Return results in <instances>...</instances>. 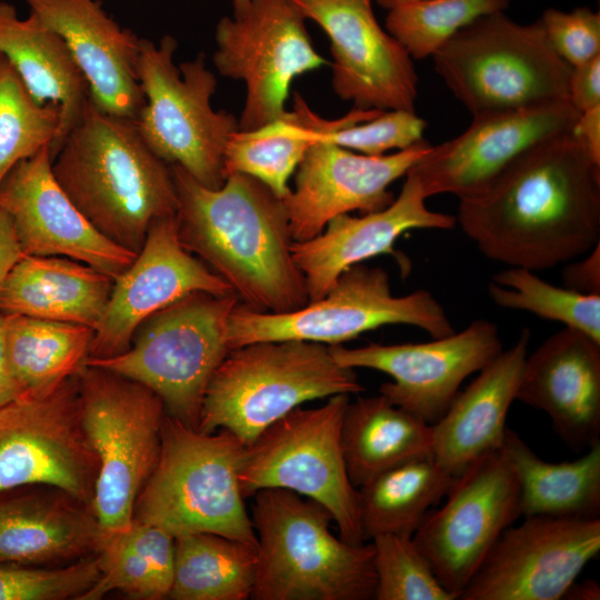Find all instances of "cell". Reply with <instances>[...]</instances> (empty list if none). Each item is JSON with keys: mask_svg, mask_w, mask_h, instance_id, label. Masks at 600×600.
<instances>
[{"mask_svg": "<svg viewBox=\"0 0 600 600\" xmlns=\"http://www.w3.org/2000/svg\"><path fill=\"white\" fill-rule=\"evenodd\" d=\"M68 46L101 111L134 120L144 103L138 79L140 42L98 0H23Z\"/></svg>", "mask_w": 600, "mask_h": 600, "instance_id": "603a6c76", "label": "cell"}, {"mask_svg": "<svg viewBox=\"0 0 600 600\" xmlns=\"http://www.w3.org/2000/svg\"><path fill=\"white\" fill-rule=\"evenodd\" d=\"M578 117L568 100L476 114L466 131L432 146L409 172L427 198H470L533 146L571 132Z\"/></svg>", "mask_w": 600, "mask_h": 600, "instance_id": "d6986e66", "label": "cell"}, {"mask_svg": "<svg viewBox=\"0 0 600 600\" xmlns=\"http://www.w3.org/2000/svg\"><path fill=\"white\" fill-rule=\"evenodd\" d=\"M0 492V564L41 566L97 554L104 533L90 507L58 491Z\"/></svg>", "mask_w": 600, "mask_h": 600, "instance_id": "4316f807", "label": "cell"}, {"mask_svg": "<svg viewBox=\"0 0 600 600\" xmlns=\"http://www.w3.org/2000/svg\"><path fill=\"white\" fill-rule=\"evenodd\" d=\"M0 209L24 256L70 258L113 280L137 256L101 234L71 202L53 176L50 146L16 163L0 181Z\"/></svg>", "mask_w": 600, "mask_h": 600, "instance_id": "7402d4cb", "label": "cell"}, {"mask_svg": "<svg viewBox=\"0 0 600 600\" xmlns=\"http://www.w3.org/2000/svg\"><path fill=\"white\" fill-rule=\"evenodd\" d=\"M177 48L171 36L162 37L158 46L141 38L137 72L144 103L133 122L167 164L179 166L202 186L218 189L227 179L224 151L239 121L212 108L217 79L204 53L177 66Z\"/></svg>", "mask_w": 600, "mask_h": 600, "instance_id": "30bf717a", "label": "cell"}, {"mask_svg": "<svg viewBox=\"0 0 600 600\" xmlns=\"http://www.w3.org/2000/svg\"><path fill=\"white\" fill-rule=\"evenodd\" d=\"M113 279L83 262L58 256H24L0 289V312L97 328Z\"/></svg>", "mask_w": 600, "mask_h": 600, "instance_id": "f1b7e54d", "label": "cell"}, {"mask_svg": "<svg viewBox=\"0 0 600 600\" xmlns=\"http://www.w3.org/2000/svg\"><path fill=\"white\" fill-rule=\"evenodd\" d=\"M92 338L93 329L87 326L3 314L6 358L21 394H46L74 376Z\"/></svg>", "mask_w": 600, "mask_h": 600, "instance_id": "1f68e13d", "label": "cell"}, {"mask_svg": "<svg viewBox=\"0 0 600 600\" xmlns=\"http://www.w3.org/2000/svg\"><path fill=\"white\" fill-rule=\"evenodd\" d=\"M563 599L570 600H599L600 586L596 580L589 579L579 583L576 581L569 587Z\"/></svg>", "mask_w": 600, "mask_h": 600, "instance_id": "c3c4849f", "label": "cell"}, {"mask_svg": "<svg viewBox=\"0 0 600 600\" xmlns=\"http://www.w3.org/2000/svg\"><path fill=\"white\" fill-rule=\"evenodd\" d=\"M330 40L332 88L358 109L416 111L412 58L378 22L373 0H291Z\"/></svg>", "mask_w": 600, "mask_h": 600, "instance_id": "ac0fdd59", "label": "cell"}, {"mask_svg": "<svg viewBox=\"0 0 600 600\" xmlns=\"http://www.w3.org/2000/svg\"><path fill=\"white\" fill-rule=\"evenodd\" d=\"M250 0H232L233 13L241 12L248 6Z\"/></svg>", "mask_w": 600, "mask_h": 600, "instance_id": "f907efd6", "label": "cell"}, {"mask_svg": "<svg viewBox=\"0 0 600 600\" xmlns=\"http://www.w3.org/2000/svg\"><path fill=\"white\" fill-rule=\"evenodd\" d=\"M414 1H420V0H376V2H377L380 7L387 9V10H389V9H391V8H394V7H397V6H400V4H404V3H409V2H414Z\"/></svg>", "mask_w": 600, "mask_h": 600, "instance_id": "681fc988", "label": "cell"}, {"mask_svg": "<svg viewBox=\"0 0 600 600\" xmlns=\"http://www.w3.org/2000/svg\"><path fill=\"white\" fill-rule=\"evenodd\" d=\"M568 101L579 113L600 106V56L572 67Z\"/></svg>", "mask_w": 600, "mask_h": 600, "instance_id": "7bdbcfd3", "label": "cell"}, {"mask_svg": "<svg viewBox=\"0 0 600 600\" xmlns=\"http://www.w3.org/2000/svg\"><path fill=\"white\" fill-rule=\"evenodd\" d=\"M0 56L17 71L39 104L54 103L60 127L50 146L56 156L67 134L80 121L89 88L63 39L34 13L20 19L13 4L0 1Z\"/></svg>", "mask_w": 600, "mask_h": 600, "instance_id": "83f0119b", "label": "cell"}, {"mask_svg": "<svg viewBox=\"0 0 600 600\" xmlns=\"http://www.w3.org/2000/svg\"><path fill=\"white\" fill-rule=\"evenodd\" d=\"M363 390L354 369L339 364L328 344L252 342L231 349L214 371L198 430L226 429L248 446L307 401Z\"/></svg>", "mask_w": 600, "mask_h": 600, "instance_id": "8992f818", "label": "cell"}, {"mask_svg": "<svg viewBox=\"0 0 600 600\" xmlns=\"http://www.w3.org/2000/svg\"><path fill=\"white\" fill-rule=\"evenodd\" d=\"M556 53L571 67L600 56V13L588 7L549 8L539 19Z\"/></svg>", "mask_w": 600, "mask_h": 600, "instance_id": "b9f144b4", "label": "cell"}, {"mask_svg": "<svg viewBox=\"0 0 600 600\" xmlns=\"http://www.w3.org/2000/svg\"><path fill=\"white\" fill-rule=\"evenodd\" d=\"M252 497L250 517L258 544L250 599H374L371 542L351 544L334 537L330 512L297 492L269 488Z\"/></svg>", "mask_w": 600, "mask_h": 600, "instance_id": "277c9868", "label": "cell"}, {"mask_svg": "<svg viewBox=\"0 0 600 600\" xmlns=\"http://www.w3.org/2000/svg\"><path fill=\"white\" fill-rule=\"evenodd\" d=\"M431 58L472 116L568 100L572 67L552 49L539 19L520 24L504 11L483 16Z\"/></svg>", "mask_w": 600, "mask_h": 600, "instance_id": "52a82bcc", "label": "cell"}, {"mask_svg": "<svg viewBox=\"0 0 600 600\" xmlns=\"http://www.w3.org/2000/svg\"><path fill=\"white\" fill-rule=\"evenodd\" d=\"M182 247L232 288L240 302L281 313L310 302L293 261L286 207L266 184L243 173L228 174L210 189L171 166Z\"/></svg>", "mask_w": 600, "mask_h": 600, "instance_id": "7a4b0ae2", "label": "cell"}, {"mask_svg": "<svg viewBox=\"0 0 600 600\" xmlns=\"http://www.w3.org/2000/svg\"><path fill=\"white\" fill-rule=\"evenodd\" d=\"M239 302L234 292L190 293L147 318L124 352L84 363L142 383L169 416L198 430L209 382L230 351L229 318Z\"/></svg>", "mask_w": 600, "mask_h": 600, "instance_id": "ba28073f", "label": "cell"}, {"mask_svg": "<svg viewBox=\"0 0 600 600\" xmlns=\"http://www.w3.org/2000/svg\"><path fill=\"white\" fill-rule=\"evenodd\" d=\"M431 147L422 139L393 153L367 156L314 139L296 170L294 188L282 199L293 241L314 238L337 216L388 207L394 199L389 186Z\"/></svg>", "mask_w": 600, "mask_h": 600, "instance_id": "ffe728a7", "label": "cell"}, {"mask_svg": "<svg viewBox=\"0 0 600 600\" xmlns=\"http://www.w3.org/2000/svg\"><path fill=\"white\" fill-rule=\"evenodd\" d=\"M341 447L350 481L359 488L410 460L432 457V426L383 394L350 402L341 423Z\"/></svg>", "mask_w": 600, "mask_h": 600, "instance_id": "f546056e", "label": "cell"}, {"mask_svg": "<svg viewBox=\"0 0 600 600\" xmlns=\"http://www.w3.org/2000/svg\"><path fill=\"white\" fill-rule=\"evenodd\" d=\"M246 444L221 429L206 433L164 417L157 464L138 496L134 519L174 538L209 532L257 549L239 471Z\"/></svg>", "mask_w": 600, "mask_h": 600, "instance_id": "5b68a950", "label": "cell"}, {"mask_svg": "<svg viewBox=\"0 0 600 600\" xmlns=\"http://www.w3.org/2000/svg\"><path fill=\"white\" fill-rule=\"evenodd\" d=\"M100 576L98 554L58 569L0 564V600H78Z\"/></svg>", "mask_w": 600, "mask_h": 600, "instance_id": "60d3db41", "label": "cell"}, {"mask_svg": "<svg viewBox=\"0 0 600 600\" xmlns=\"http://www.w3.org/2000/svg\"><path fill=\"white\" fill-rule=\"evenodd\" d=\"M377 600H456L437 579L412 537L379 534L371 539Z\"/></svg>", "mask_w": 600, "mask_h": 600, "instance_id": "ab89813d", "label": "cell"}, {"mask_svg": "<svg viewBox=\"0 0 600 600\" xmlns=\"http://www.w3.org/2000/svg\"><path fill=\"white\" fill-rule=\"evenodd\" d=\"M59 127V107L39 104L0 56V181L16 163L51 146Z\"/></svg>", "mask_w": 600, "mask_h": 600, "instance_id": "f35d334b", "label": "cell"}, {"mask_svg": "<svg viewBox=\"0 0 600 600\" xmlns=\"http://www.w3.org/2000/svg\"><path fill=\"white\" fill-rule=\"evenodd\" d=\"M79 417L98 461L91 510L104 534L127 529L160 453L166 408L148 387L83 363Z\"/></svg>", "mask_w": 600, "mask_h": 600, "instance_id": "9c48e42d", "label": "cell"}, {"mask_svg": "<svg viewBox=\"0 0 600 600\" xmlns=\"http://www.w3.org/2000/svg\"><path fill=\"white\" fill-rule=\"evenodd\" d=\"M488 293L499 307L560 322L600 342V294L551 284L534 271L520 267L497 272L488 284Z\"/></svg>", "mask_w": 600, "mask_h": 600, "instance_id": "8d00e7d4", "label": "cell"}, {"mask_svg": "<svg viewBox=\"0 0 600 600\" xmlns=\"http://www.w3.org/2000/svg\"><path fill=\"white\" fill-rule=\"evenodd\" d=\"M502 448L519 479L522 517L600 518V442L576 460L549 462L508 428Z\"/></svg>", "mask_w": 600, "mask_h": 600, "instance_id": "4dcf8cb0", "label": "cell"}, {"mask_svg": "<svg viewBox=\"0 0 600 600\" xmlns=\"http://www.w3.org/2000/svg\"><path fill=\"white\" fill-rule=\"evenodd\" d=\"M52 172L101 234L134 253L153 221L177 212L171 166L147 146L133 120L99 110L90 98L53 157Z\"/></svg>", "mask_w": 600, "mask_h": 600, "instance_id": "3957f363", "label": "cell"}, {"mask_svg": "<svg viewBox=\"0 0 600 600\" xmlns=\"http://www.w3.org/2000/svg\"><path fill=\"white\" fill-rule=\"evenodd\" d=\"M509 4L510 0H420L389 9L384 27L412 59L421 60L474 20Z\"/></svg>", "mask_w": 600, "mask_h": 600, "instance_id": "74e56055", "label": "cell"}, {"mask_svg": "<svg viewBox=\"0 0 600 600\" xmlns=\"http://www.w3.org/2000/svg\"><path fill=\"white\" fill-rule=\"evenodd\" d=\"M388 324L413 326L432 338L456 332L431 292L419 289L397 297L386 270L358 263L343 271L322 298L293 311L260 312L239 302L229 318L228 344L230 350L280 340L337 346Z\"/></svg>", "mask_w": 600, "mask_h": 600, "instance_id": "8fae6325", "label": "cell"}, {"mask_svg": "<svg viewBox=\"0 0 600 600\" xmlns=\"http://www.w3.org/2000/svg\"><path fill=\"white\" fill-rule=\"evenodd\" d=\"M98 461L79 417L77 373L0 406V492L50 487L91 508Z\"/></svg>", "mask_w": 600, "mask_h": 600, "instance_id": "5bb4252c", "label": "cell"}, {"mask_svg": "<svg viewBox=\"0 0 600 600\" xmlns=\"http://www.w3.org/2000/svg\"><path fill=\"white\" fill-rule=\"evenodd\" d=\"M24 257L9 216L0 209V289L14 264Z\"/></svg>", "mask_w": 600, "mask_h": 600, "instance_id": "bcb514c9", "label": "cell"}, {"mask_svg": "<svg viewBox=\"0 0 600 600\" xmlns=\"http://www.w3.org/2000/svg\"><path fill=\"white\" fill-rule=\"evenodd\" d=\"M291 0H250L216 28L213 63L218 71L246 84L239 130H256L284 114L293 80L328 63Z\"/></svg>", "mask_w": 600, "mask_h": 600, "instance_id": "4fadbf2b", "label": "cell"}, {"mask_svg": "<svg viewBox=\"0 0 600 600\" xmlns=\"http://www.w3.org/2000/svg\"><path fill=\"white\" fill-rule=\"evenodd\" d=\"M444 497L412 539L457 600L500 534L521 517L519 479L504 449L454 476Z\"/></svg>", "mask_w": 600, "mask_h": 600, "instance_id": "9a60e30c", "label": "cell"}, {"mask_svg": "<svg viewBox=\"0 0 600 600\" xmlns=\"http://www.w3.org/2000/svg\"><path fill=\"white\" fill-rule=\"evenodd\" d=\"M529 339V329H522L517 341L481 369L432 424V457L452 476L502 448L507 416L517 397Z\"/></svg>", "mask_w": 600, "mask_h": 600, "instance_id": "484cf974", "label": "cell"}, {"mask_svg": "<svg viewBox=\"0 0 600 600\" xmlns=\"http://www.w3.org/2000/svg\"><path fill=\"white\" fill-rule=\"evenodd\" d=\"M314 136L292 111L256 130H237L224 151L227 177L248 174L283 199L289 178L296 172Z\"/></svg>", "mask_w": 600, "mask_h": 600, "instance_id": "d590c367", "label": "cell"}, {"mask_svg": "<svg viewBox=\"0 0 600 600\" xmlns=\"http://www.w3.org/2000/svg\"><path fill=\"white\" fill-rule=\"evenodd\" d=\"M193 292L223 296L234 291L182 247L176 214L157 219L132 263L113 280L88 358L124 352L147 318Z\"/></svg>", "mask_w": 600, "mask_h": 600, "instance_id": "44dd1931", "label": "cell"}, {"mask_svg": "<svg viewBox=\"0 0 600 600\" xmlns=\"http://www.w3.org/2000/svg\"><path fill=\"white\" fill-rule=\"evenodd\" d=\"M600 551V518L524 517L508 527L459 600H559Z\"/></svg>", "mask_w": 600, "mask_h": 600, "instance_id": "2e32d148", "label": "cell"}, {"mask_svg": "<svg viewBox=\"0 0 600 600\" xmlns=\"http://www.w3.org/2000/svg\"><path fill=\"white\" fill-rule=\"evenodd\" d=\"M502 350L498 326L486 319H477L460 332L427 342L370 343L360 348L330 346L339 364L390 376L392 381L383 383L380 393L431 426L446 413L461 383Z\"/></svg>", "mask_w": 600, "mask_h": 600, "instance_id": "e0dca14e", "label": "cell"}, {"mask_svg": "<svg viewBox=\"0 0 600 600\" xmlns=\"http://www.w3.org/2000/svg\"><path fill=\"white\" fill-rule=\"evenodd\" d=\"M459 201L462 232L507 267L550 269L600 242V164L571 132L533 146Z\"/></svg>", "mask_w": 600, "mask_h": 600, "instance_id": "6da1fadb", "label": "cell"}, {"mask_svg": "<svg viewBox=\"0 0 600 600\" xmlns=\"http://www.w3.org/2000/svg\"><path fill=\"white\" fill-rule=\"evenodd\" d=\"M516 400L546 412L570 448L600 442V342L569 327L547 338L527 356Z\"/></svg>", "mask_w": 600, "mask_h": 600, "instance_id": "cb8c5ba5", "label": "cell"}, {"mask_svg": "<svg viewBox=\"0 0 600 600\" xmlns=\"http://www.w3.org/2000/svg\"><path fill=\"white\" fill-rule=\"evenodd\" d=\"M453 478L433 457H426L396 466L359 487L364 540L387 533L412 537L431 507L444 498Z\"/></svg>", "mask_w": 600, "mask_h": 600, "instance_id": "836d02e7", "label": "cell"}, {"mask_svg": "<svg viewBox=\"0 0 600 600\" xmlns=\"http://www.w3.org/2000/svg\"><path fill=\"white\" fill-rule=\"evenodd\" d=\"M588 256L568 263L563 270L564 286L581 293L600 294V244Z\"/></svg>", "mask_w": 600, "mask_h": 600, "instance_id": "ee69618b", "label": "cell"}, {"mask_svg": "<svg viewBox=\"0 0 600 600\" xmlns=\"http://www.w3.org/2000/svg\"><path fill=\"white\" fill-rule=\"evenodd\" d=\"M256 569L257 549L241 541L209 532L177 537L169 599H250Z\"/></svg>", "mask_w": 600, "mask_h": 600, "instance_id": "e575fe53", "label": "cell"}, {"mask_svg": "<svg viewBox=\"0 0 600 600\" xmlns=\"http://www.w3.org/2000/svg\"><path fill=\"white\" fill-rule=\"evenodd\" d=\"M21 396L8 367L3 342V314L0 312V406Z\"/></svg>", "mask_w": 600, "mask_h": 600, "instance_id": "7dc6e473", "label": "cell"}, {"mask_svg": "<svg viewBox=\"0 0 600 600\" xmlns=\"http://www.w3.org/2000/svg\"><path fill=\"white\" fill-rule=\"evenodd\" d=\"M101 576L78 600L121 591L138 600L169 598L174 570V537L133 519L124 530L104 534L98 551Z\"/></svg>", "mask_w": 600, "mask_h": 600, "instance_id": "d6a6232c", "label": "cell"}, {"mask_svg": "<svg viewBox=\"0 0 600 600\" xmlns=\"http://www.w3.org/2000/svg\"><path fill=\"white\" fill-rule=\"evenodd\" d=\"M571 133L593 161L600 164V106L579 113Z\"/></svg>", "mask_w": 600, "mask_h": 600, "instance_id": "f6af8a7d", "label": "cell"}, {"mask_svg": "<svg viewBox=\"0 0 600 600\" xmlns=\"http://www.w3.org/2000/svg\"><path fill=\"white\" fill-rule=\"evenodd\" d=\"M349 401V394H336L321 407H298L269 426L246 446L239 484L246 499L269 488L313 499L330 512L343 541L362 544L359 491L341 447Z\"/></svg>", "mask_w": 600, "mask_h": 600, "instance_id": "7c38bea8", "label": "cell"}, {"mask_svg": "<svg viewBox=\"0 0 600 600\" xmlns=\"http://www.w3.org/2000/svg\"><path fill=\"white\" fill-rule=\"evenodd\" d=\"M419 180L407 172L398 198L386 208L352 217L332 218L321 233L306 241H293L291 254L302 272L309 300L322 298L350 267L393 253L401 234L413 229H452L456 217L430 210Z\"/></svg>", "mask_w": 600, "mask_h": 600, "instance_id": "d4e9b609", "label": "cell"}]
</instances>
